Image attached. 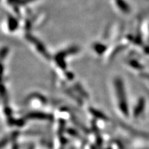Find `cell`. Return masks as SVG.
Returning a JSON list of instances; mask_svg holds the SVG:
<instances>
[{
    "instance_id": "1",
    "label": "cell",
    "mask_w": 149,
    "mask_h": 149,
    "mask_svg": "<svg viewBox=\"0 0 149 149\" xmlns=\"http://www.w3.org/2000/svg\"><path fill=\"white\" fill-rule=\"evenodd\" d=\"M117 4H118V6L121 9H122L124 12L127 13L129 11V8H128V6H126V3L124 1H123L122 0H117Z\"/></svg>"
}]
</instances>
